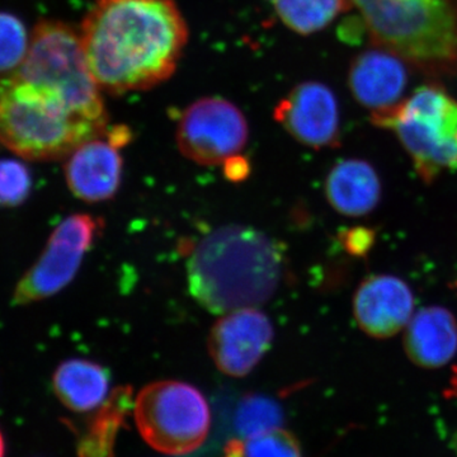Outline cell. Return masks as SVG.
<instances>
[{
    "instance_id": "1",
    "label": "cell",
    "mask_w": 457,
    "mask_h": 457,
    "mask_svg": "<svg viewBox=\"0 0 457 457\" xmlns=\"http://www.w3.org/2000/svg\"><path fill=\"white\" fill-rule=\"evenodd\" d=\"M80 37L99 88H154L176 71L188 29L174 0H96Z\"/></svg>"
},
{
    "instance_id": "2",
    "label": "cell",
    "mask_w": 457,
    "mask_h": 457,
    "mask_svg": "<svg viewBox=\"0 0 457 457\" xmlns=\"http://www.w3.org/2000/svg\"><path fill=\"white\" fill-rule=\"evenodd\" d=\"M284 269L281 246L262 231L228 225L195 245L187 264L192 296L207 311L224 314L267 302Z\"/></svg>"
},
{
    "instance_id": "3",
    "label": "cell",
    "mask_w": 457,
    "mask_h": 457,
    "mask_svg": "<svg viewBox=\"0 0 457 457\" xmlns=\"http://www.w3.org/2000/svg\"><path fill=\"white\" fill-rule=\"evenodd\" d=\"M372 45L432 77L457 75V0H352Z\"/></svg>"
},
{
    "instance_id": "4",
    "label": "cell",
    "mask_w": 457,
    "mask_h": 457,
    "mask_svg": "<svg viewBox=\"0 0 457 457\" xmlns=\"http://www.w3.org/2000/svg\"><path fill=\"white\" fill-rule=\"evenodd\" d=\"M106 131L107 126L74 112L53 90L16 74L0 77V145L22 158H68Z\"/></svg>"
},
{
    "instance_id": "5",
    "label": "cell",
    "mask_w": 457,
    "mask_h": 457,
    "mask_svg": "<svg viewBox=\"0 0 457 457\" xmlns=\"http://www.w3.org/2000/svg\"><path fill=\"white\" fill-rule=\"evenodd\" d=\"M371 122L396 135L425 182L457 170V99L437 84L420 87L392 110L371 113Z\"/></svg>"
},
{
    "instance_id": "6",
    "label": "cell",
    "mask_w": 457,
    "mask_h": 457,
    "mask_svg": "<svg viewBox=\"0 0 457 457\" xmlns=\"http://www.w3.org/2000/svg\"><path fill=\"white\" fill-rule=\"evenodd\" d=\"M55 92L74 112L107 126L101 88L92 71L80 33L59 21H41L33 29L29 53L14 73Z\"/></svg>"
},
{
    "instance_id": "7",
    "label": "cell",
    "mask_w": 457,
    "mask_h": 457,
    "mask_svg": "<svg viewBox=\"0 0 457 457\" xmlns=\"http://www.w3.org/2000/svg\"><path fill=\"white\" fill-rule=\"evenodd\" d=\"M137 429L149 446L182 456L203 446L212 428V411L203 393L182 381H155L135 399Z\"/></svg>"
},
{
    "instance_id": "8",
    "label": "cell",
    "mask_w": 457,
    "mask_h": 457,
    "mask_svg": "<svg viewBox=\"0 0 457 457\" xmlns=\"http://www.w3.org/2000/svg\"><path fill=\"white\" fill-rule=\"evenodd\" d=\"M242 111L224 98L207 97L189 104L177 126V144L189 161L224 165L240 155L248 141Z\"/></svg>"
},
{
    "instance_id": "9",
    "label": "cell",
    "mask_w": 457,
    "mask_h": 457,
    "mask_svg": "<svg viewBox=\"0 0 457 457\" xmlns=\"http://www.w3.org/2000/svg\"><path fill=\"white\" fill-rule=\"evenodd\" d=\"M99 228L101 220L86 213L65 219L54 230L44 253L18 282L13 303L26 305L40 302L71 284Z\"/></svg>"
},
{
    "instance_id": "10",
    "label": "cell",
    "mask_w": 457,
    "mask_h": 457,
    "mask_svg": "<svg viewBox=\"0 0 457 457\" xmlns=\"http://www.w3.org/2000/svg\"><path fill=\"white\" fill-rule=\"evenodd\" d=\"M130 140L131 131L126 126H114L78 146L65 163L66 183L71 194L90 204L112 198L121 185L120 149Z\"/></svg>"
},
{
    "instance_id": "11",
    "label": "cell",
    "mask_w": 457,
    "mask_h": 457,
    "mask_svg": "<svg viewBox=\"0 0 457 457\" xmlns=\"http://www.w3.org/2000/svg\"><path fill=\"white\" fill-rule=\"evenodd\" d=\"M339 112L338 99L329 87L320 82H303L278 102L273 117L297 143L324 149L339 145Z\"/></svg>"
},
{
    "instance_id": "12",
    "label": "cell",
    "mask_w": 457,
    "mask_h": 457,
    "mask_svg": "<svg viewBox=\"0 0 457 457\" xmlns=\"http://www.w3.org/2000/svg\"><path fill=\"white\" fill-rule=\"evenodd\" d=\"M273 339L269 317L254 308L228 312L213 324L207 347L216 368L231 378H245L258 365Z\"/></svg>"
},
{
    "instance_id": "13",
    "label": "cell",
    "mask_w": 457,
    "mask_h": 457,
    "mask_svg": "<svg viewBox=\"0 0 457 457\" xmlns=\"http://www.w3.org/2000/svg\"><path fill=\"white\" fill-rule=\"evenodd\" d=\"M413 315V291L396 276H370L354 294V320L372 338H392L407 328Z\"/></svg>"
},
{
    "instance_id": "14",
    "label": "cell",
    "mask_w": 457,
    "mask_h": 457,
    "mask_svg": "<svg viewBox=\"0 0 457 457\" xmlns=\"http://www.w3.org/2000/svg\"><path fill=\"white\" fill-rule=\"evenodd\" d=\"M407 62L390 51L374 47L354 57L348 71L353 98L370 112L392 110L404 99Z\"/></svg>"
},
{
    "instance_id": "15",
    "label": "cell",
    "mask_w": 457,
    "mask_h": 457,
    "mask_svg": "<svg viewBox=\"0 0 457 457\" xmlns=\"http://www.w3.org/2000/svg\"><path fill=\"white\" fill-rule=\"evenodd\" d=\"M404 332L408 359L423 369H440L457 353V320L444 306H427L411 317Z\"/></svg>"
},
{
    "instance_id": "16",
    "label": "cell",
    "mask_w": 457,
    "mask_h": 457,
    "mask_svg": "<svg viewBox=\"0 0 457 457\" xmlns=\"http://www.w3.org/2000/svg\"><path fill=\"white\" fill-rule=\"evenodd\" d=\"M381 180L378 171L362 159H343L326 179V197L337 212L361 218L374 212L380 203Z\"/></svg>"
},
{
    "instance_id": "17",
    "label": "cell",
    "mask_w": 457,
    "mask_h": 457,
    "mask_svg": "<svg viewBox=\"0 0 457 457\" xmlns=\"http://www.w3.org/2000/svg\"><path fill=\"white\" fill-rule=\"evenodd\" d=\"M53 387L66 408L86 413L98 409L107 399L110 374L92 361L68 360L56 369Z\"/></svg>"
},
{
    "instance_id": "18",
    "label": "cell",
    "mask_w": 457,
    "mask_h": 457,
    "mask_svg": "<svg viewBox=\"0 0 457 457\" xmlns=\"http://www.w3.org/2000/svg\"><path fill=\"white\" fill-rule=\"evenodd\" d=\"M131 387L114 389L90 420L88 429L78 445L79 457H113L114 442L134 408Z\"/></svg>"
},
{
    "instance_id": "19",
    "label": "cell",
    "mask_w": 457,
    "mask_h": 457,
    "mask_svg": "<svg viewBox=\"0 0 457 457\" xmlns=\"http://www.w3.org/2000/svg\"><path fill=\"white\" fill-rule=\"evenodd\" d=\"M352 5V0H275L282 23L305 36L323 31Z\"/></svg>"
},
{
    "instance_id": "20",
    "label": "cell",
    "mask_w": 457,
    "mask_h": 457,
    "mask_svg": "<svg viewBox=\"0 0 457 457\" xmlns=\"http://www.w3.org/2000/svg\"><path fill=\"white\" fill-rule=\"evenodd\" d=\"M29 41L20 18L0 12V77L14 74L25 62Z\"/></svg>"
},
{
    "instance_id": "21",
    "label": "cell",
    "mask_w": 457,
    "mask_h": 457,
    "mask_svg": "<svg viewBox=\"0 0 457 457\" xmlns=\"http://www.w3.org/2000/svg\"><path fill=\"white\" fill-rule=\"evenodd\" d=\"M282 414L275 402L264 396H246L237 411L236 426L243 437L276 428L281 425Z\"/></svg>"
},
{
    "instance_id": "22",
    "label": "cell",
    "mask_w": 457,
    "mask_h": 457,
    "mask_svg": "<svg viewBox=\"0 0 457 457\" xmlns=\"http://www.w3.org/2000/svg\"><path fill=\"white\" fill-rule=\"evenodd\" d=\"M242 457H303L293 433L281 427L249 436L242 441Z\"/></svg>"
},
{
    "instance_id": "23",
    "label": "cell",
    "mask_w": 457,
    "mask_h": 457,
    "mask_svg": "<svg viewBox=\"0 0 457 457\" xmlns=\"http://www.w3.org/2000/svg\"><path fill=\"white\" fill-rule=\"evenodd\" d=\"M31 176L20 162L0 161V206L23 203L31 189Z\"/></svg>"
},
{
    "instance_id": "24",
    "label": "cell",
    "mask_w": 457,
    "mask_h": 457,
    "mask_svg": "<svg viewBox=\"0 0 457 457\" xmlns=\"http://www.w3.org/2000/svg\"><path fill=\"white\" fill-rule=\"evenodd\" d=\"M343 248L350 254L365 255L375 243V233L368 228H353L341 236Z\"/></svg>"
},
{
    "instance_id": "25",
    "label": "cell",
    "mask_w": 457,
    "mask_h": 457,
    "mask_svg": "<svg viewBox=\"0 0 457 457\" xmlns=\"http://www.w3.org/2000/svg\"><path fill=\"white\" fill-rule=\"evenodd\" d=\"M225 173L231 180H242L249 173L248 163L243 156H237L225 163Z\"/></svg>"
},
{
    "instance_id": "26",
    "label": "cell",
    "mask_w": 457,
    "mask_h": 457,
    "mask_svg": "<svg viewBox=\"0 0 457 457\" xmlns=\"http://www.w3.org/2000/svg\"><path fill=\"white\" fill-rule=\"evenodd\" d=\"M4 453H5L4 438H3L2 432H0V457H4Z\"/></svg>"
}]
</instances>
